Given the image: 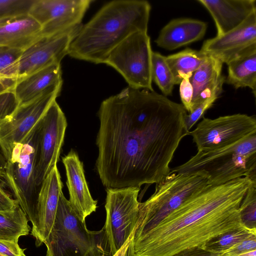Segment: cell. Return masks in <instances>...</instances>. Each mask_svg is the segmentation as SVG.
<instances>
[{
    "label": "cell",
    "mask_w": 256,
    "mask_h": 256,
    "mask_svg": "<svg viewBox=\"0 0 256 256\" xmlns=\"http://www.w3.org/2000/svg\"><path fill=\"white\" fill-rule=\"evenodd\" d=\"M182 104L154 91L128 86L102 102L96 167L106 188L160 182L181 140L188 135Z\"/></svg>",
    "instance_id": "obj_1"
},
{
    "label": "cell",
    "mask_w": 256,
    "mask_h": 256,
    "mask_svg": "<svg viewBox=\"0 0 256 256\" xmlns=\"http://www.w3.org/2000/svg\"><path fill=\"white\" fill-rule=\"evenodd\" d=\"M253 182L242 177L196 192L153 228L133 238L135 256H172L203 248L210 240L242 227L240 206Z\"/></svg>",
    "instance_id": "obj_2"
},
{
    "label": "cell",
    "mask_w": 256,
    "mask_h": 256,
    "mask_svg": "<svg viewBox=\"0 0 256 256\" xmlns=\"http://www.w3.org/2000/svg\"><path fill=\"white\" fill-rule=\"evenodd\" d=\"M150 10V4L143 0H114L106 4L82 25L68 55L104 64L110 52L130 34L148 32Z\"/></svg>",
    "instance_id": "obj_3"
},
{
    "label": "cell",
    "mask_w": 256,
    "mask_h": 256,
    "mask_svg": "<svg viewBox=\"0 0 256 256\" xmlns=\"http://www.w3.org/2000/svg\"><path fill=\"white\" fill-rule=\"evenodd\" d=\"M203 171L208 184L216 186L242 177L256 180V134L236 144L214 150H198L185 163L169 173Z\"/></svg>",
    "instance_id": "obj_4"
},
{
    "label": "cell",
    "mask_w": 256,
    "mask_h": 256,
    "mask_svg": "<svg viewBox=\"0 0 256 256\" xmlns=\"http://www.w3.org/2000/svg\"><path fill=\"white\" fill-rule=\"evenodd\" d=\"M44 244L46 256H111L104 228L88 230L62 192L53 226Z\"/></svg>",
    "instance_id": "obj_5"
},
{
    "label": "cell",
    "mask_w": 256,
    "mask_h": 256,
    "mask_svg": "<svg viewBox=\"0 0 256 256\" xmlns=\"http://www.w3.org/2000/svg\"><path fill=\"white\" fill-rule=\"evenodd\" d=\"M208 185L204 172L169 173L156 184L153 194L140 202L133 238L155 227L188 198Z\"/></svg>",
    "instance_id": "obj_6"
},
{
    "label": "cell",
    "mask_w": 256,
    "mask_h": 256,
    "mask_svg": "<svg viewBox=\"0 0 256 256\" xmlns=\"http://www.w3.org/2000/svg\"><path fill=\"white\" fill-rule=\"evenodd\" d=\"M40 120L13 148L9 159L6 161L3 178L32 226L36 222L40 188L36 183Z\"/></svg>",
    "instance_id": "obj_7"
},
{
    "label": "cell",
    "mask_w": 256,
    "mask_h": 256,
    "mask_svg": "<svg viewBox=\"0 0 256 256\" xmlns=\"http://www.w3.org/2000/svg\"><path fill=\"white\" fill-rule=\"evenodd\" d=\"M150 40L147 32H134L116 46L104 64L114 68L128 86L154 91L152 86Z\"/></svg>",
    "instance_id": "obj_8"
},
{
    "label": "cell",
    "mask_w": 256,
    "mask_h": 256,
    "mask_svg": "<svg viewBox=\"0 0 256 256\" xmlns=\"http://www.w3.org/2000/svg\"><path fill=\"white\" fill-rule=\"evenodd\" d=\"M140 188H106V220L104 228L111 256L116 252L134 233L140 202Z\"/></svg>",
    "instance_id": "obj_9"
},
{
    "label": "cell",
    "mask_w": 256,
    "mask_h": 256,
    "mask_svg": "<svg viewBox=\"0 0 256 256\" xmlns=\"http://www.w3.org/2000/svg\"><path fill=\"white\" fill-rule=\"evenodd\" d=\"M256 134V116L240 114L214 119L204 118L189 132L198 150L226 147Z\"/></svg>",
    "instance_id": "obj_10"
},
{
    "label": "cell",
    "mask_w": 256,
    "mask_h": 256,
    "mask_svg": "<svg viewBox=\"0 0 256 256\" xmlns=\"http://www.w3.org/2000/svg\"><path fill=\"white\" fill-rule=\"evenodd\" d=\"M62 85V82L52 86L38 97L19 106L9 118L0 120V150L6 161L14 146L23 140L56 100Z\"/></svg>",
    "instance_id": "obj_11"
},
{
    "label": "cell",
    "mask_w": 256,
    "mask_h": 256,
    "mask_svg": "<svg viewBox=\"0 0 256 256\" xmlns=\"http://www.w3.org/2000/svg\"><path fill=\"white\" fill-rule=\"evenodd\" d=\"M82 25L52 35L39 36L24 49L19 60L18 80L50 65L60 64L68 54L70 45Z\"/></svg>",
    "instance_id": "obj_12"
},
{
    "label": "cell",
    "mask_w": 256,
    "mask_h": 256,
    "mask_svg": "<svg viewBox=\"0 0 256 256\" xmlns=\"http://www.w3.org/2000/svg\"><path fill=\"white\" fill-rule=\"evenodd\" d=\"M92 0H35L28 15L42 26L40 36L64 31L82 24Z\"/></svg>",
    "instance_id": "obj_13"
},
{
    "label": "cell",
    "mask_w": 256,
    "mask_h": 256,
    "mask_svg": "<svg viewBox=\"0 0 256 256\" xmlns=\"http://www.w3.org/2000/svg\"><path fill=\"white\" fill-rule=\"evenodd\" d=\"M38 156L36 183L40 188L44 179L59 160L67 122L61 108L54 101L40 120Z\"/></svg>",
    "instance_id": "obj_14"
},
{
    "label": "cell",
    "mask_w": 256,
    "mask_h": 256,
    "mask_svg": "<svg viewBox=\"0 0 256 256\" xmlns=\"http://www.w3.org/2000/svg\"><path fill=\"white\" fill-rule=\"evenodd\" d=\"M256 44V12L240 25L224 34L204 42L200 50L226 64Z\"/></svg>",
    "instance_id": "obj_15"
},
{
    "label": "cell",
    "mask_w": 256,
    "mask_h": 256,
    "mask_svg": "<svg viewBox=\"0 0 256 256\" xmlns=\"http://www.w3.org/2000/svg\"><path fill=\"white\" fill-rule=\"evenodd\" d=\"M63 184L56 164L48 173L40 188L36 222L31 234L40 246L48 238L53 226Z\"/></svg>",
    "instance_id": "obj_16"
},
{
    "label": "cell",
    "mask_w": 256,
    "mask_h": 256,
    "mask_svg": "<svg viewBox=\"0 0 256 256\" xmlns=\"http://www.w3.org/2000/svg\"><path fill=\"white\" fill-rule=\"evenodd\" d=\"M69 192L68 202L80 218L85 222L86 218L96 210L98 201L94 200L86 180L83 163L77 153L72 150L62 158Z\"/></svg>",
    "instance_id": "obj_17"
},
{
    "label": "cell",
    "mask_w": 256,
    "mask_h": 256,
    "mask_svg": "<svg viewBox=\"0 0 256 256\" xmlns=\"http://www.w3.org/2000/svg\"><path fill=\"white\" fill-rule=\"evenodd\" d=\"M212 16L217 35L236 28L256 12L255 0H198Z\"/></svg>",
    "instance_id": "obj_18"
},
{
    "label": "cell",
    "mask_w": 256,
    "mask_h": 256,
    "mask_svg": "<svg viewBox=\"0 0 256 256\" xmlns=\"http://www.w3.org/2000/svg\"><path fill=\"white\" fill-rule=\"evenodd\" d=\"M222 64L217 58L207 55L194 72L190 79L194 91L190 113L206 99L222 94L226 79L222 74Z\"/></svg>",
    "instance_id": "obj_19"
},
{
    "label": "cell",
    "mask_w": 256,
    "mask_h": 256,
    "mask_svg": "<svg viewBox=\"0 0 256 256\" xmlns=\"http://www.w3.org/2000/svg\"><path fill=\"white\" fill-rule=\"evenodd\" d=\"M208 24L203 21L190 18L171 20L160 30L155 40L156 45L172 50L202 40Z\"/></svg>",
    "instance_id": "obj_20"
},
{
    "label": "cell",
    "mask_w": 256,
    "mask_h": 256,
    "mask_svg": "<svg viewBox=\"0 0 256 256\" xmlns=\"http://www.w3.org/2000/svg\"><path fill=\"white\" fill-rule=\"evenodd\" d=\"M62 82L60 64H54L18 79L12 89L19 106L38 97Z\"/></svg>",
    "instance_id": "obj_21"
},
{
    "label": "cell",
    "mask_w": 256,
    "mask_h": 256,
    "mask_svg": "<svg viewBox=\"0 0 256 256\" xmlns=\"http://www.w3.org/2000/svg\"><path fill=\"white\" fill-rule=\"evenodd\" d=\"M41 26L28 15L0 26V46L24 50L39 36Z\"/></svg>",
    "instance_id": "obj_22"
},
{
    "label": "cell",
    "mask_w": 256,
    "mask_h": 256,
    "mask_svg": "<svg viewBox=\"0 0 256 256\" xmlns=\"http://www.w3.org/2000/svg\"><path fill=\"white\" fill-rule=\"evenodd\" d=\"M225 82L234 88L248 87L256 95V44H254L228 64Z\"/></svg>",
    "instance_id": "obj_23"
},
{
    "label": "cell",
    "mask_w": 256,
    "mask_h": 256,
    "mask_svg": "<svg viewBox=\"0 0 256 256\" xmlns=\"http://www.w3.org/2000/svg\"><path fill=\"white\" fill-rule=\"evenodd\" d=\"M206 57L207 55L200 50L187 48L165 56V58L172 73L176 84H178L183 78H190Z\"/></svg>",
    "instance_id": "obj_24"
},
{
    "label": "cell",
    "mask_w": 256,
    "mask_h": 256,
    "mask_svg": "<svg viewBox=\"0 0 256 256\" xmlns=\"http://www.w3.org/2000/svg\"><path fill=\"white\" fill-rule=\"evenodd\" d=\"M28 217L20 205L14 210L0 211V240L18 242L29 234Z\"/></svg>",
    "instance_id": "obj_25"
},
{
    "label": "cell",
    "mask_w": 256,
    "mask_h": 256,
    "mask_svg": "<svg viewBox=\"0 0 256 256\" xmlns=\"http://www.w3.org/2000/svg\"><path fill=\"white\" fill-rule=\"evenodd\" d=\"M152 78L164 96L171 95L176 85L172 73L168 66L165 56L152 52Z\"/></svg>",
    "instance_id": "obj_26"
},
{
    "label": "cell",
    "mask_w": 256,
    "mask_h": 256,
    "mask_svg": "<svg viewBox=\"0 0 256 256\" xmlns=\"http://www.w3.org/2000/svg\"><path fill=\"white\" fill-rule=\"evenodd\" d=\"M253 234H256V230L242 226L210 240L206 243L203 248L210 252L222 254Z\"/></svg>",
    "instance_id": "obj_27"
},
{
    "label": "cell",
    "mask_w": 256,
    "mask_h": 256,
    "mask_svg": "<svg viewBox=\"0 0 256 256\" xmlns=\"http://www.w3.org/2000/svg\"><path fill=\"white\" fill-rule=\"evenodd\" d=\"M20 48L0 46V76L16 82L18 80Z\"/></svg>",
    "instance_id": "obj_28"
},
{
    "label": "cell",
    "mask_w": 256,
    "mask_h": 256,
    "mask_svg": "<svg viewBox=\"0 0 256 256\" xmlns=\"http://www.w3.org/2000/svg\"><path fill=\"white\" fill-rule=\"evenodd\" d=\"M239 209L242 225L256 230V182H252L248 187Z\"/></svg>",
    "instance_id": "obj_29"
},
{
    "label": "cell",
    "mask_w": 256,
    "mask_h": 256,
    "mask_svg": "<svg viewBox=\"0 0 256 256\" xmlns=\"http://www.w3.org/2000/svg\"><path fill=\"white\" fill-rule=\"evenodd\" d=\"M35 0H0V18L28 15Z\"/></svg>",
    "instance_id": "obj_30"
},
{
    "label": "cell",
    "mask_w": 256,
    "mask_h": 256,
    "mask_svg": "<svg viewBox=\"0 0 256 256\" xmlns=\"http://www.w3.org/2000/svg\"><path fill=\"white\" fill-rule=\"evenodd\" d=\"M19 106L12 89L0 94V120L10 116Z\"/></svg>",
    "instance_id": "obj_31"
},
{
    "label": "cell",
    "mask_w": 256,
    "mask_h": 256,
    "mask_svg": "<svg viewBox=\"0 0 256 256\" xmlns=\"http://www.w3.org/2000/svg\"><path fill=\"white\" fill-rule=\"evenodd\" d=\"M220 96V94H216L206 99L196 107L192 112L186 115L185 124L188 131L190 132V130L194 124L203 116L206 111L213 105Z\"/></svg>",
    "instance_id": "obj_32"
},
{
    "label": "cell",
    "mask_w": 256,
    "mask_h": 256,
    "mask_svg": "<svg viewBox=\"0 0 256 256\" xmlns=\"http://www.w3.org/2000/svg\"><path fill=\"white\" fill-rule=\"evenodd\" d=\"M256 250V234H253L236 246L221 254V256H238L242 253Z\"/></svg>",
    "instance_id": "obj_33"
},
{
    "label": "cell",
    "mask_w": 256,
    "mask_h": 256,
    "mask_svg": "<svg viewBox=\"0 0 256 256\" xmlns=\"http://www.w3.org/2000/svg\"><path fill=\"white\" fill-rule=\"evenodd\" d=\"M190 78H184L180 84V94L182 104L185 110L190 113L193 97V88Z\"/></svg>",
    "instance_id": "obj_34"
},
{
    "label": "cell",
    "mask_w": 256,
    "mask_h": 256,
    "mask_svg": "<svg viewBox=\"0 0 256 256\" xmlns=\"http://www.w3.org/2000/svg\"><path fill=\"white\" fill-rule=\"evenodd\" d=\"M18 242L0 240V256H26Z\"/></svg>",
    "instance_id": "obj_35"
},
{
    "label": "cell",
    "mask_w": 256,
    "mask_h": 256,
    "mask_svg": "<svg viewBox=\"0 0 256 256\" xmlns=\"http://www.w3.org/2000/svg\"><path fill=\"white\" fill-rule=\"evenodd\" d=\"M18 205V201L12 198L0 184V211L11 210Z\"/></svg>",
    "instance_id": "obj_36"
},
{
    "label": "cell",
    "mask_w": 256,
    "mask_h": 256,
    "mask_svg": "<svg viewBox=\"0 0 256 256\" xmlns=\"http://www.w3.org/2000/svg\"><path fill=\"white\" fill-rule=\"evenodd\" d=\"M172 256H221V254L210 252L202 248L184 250Z\"/></svg>",
    "instance_id": "obj_37"
},
{
    "label": "cell",
    "mask_w": 256,
    "mask_h": 256,
    "mask_svg": "<svg viewBox=\"0 0 256 256\" xmlns=\"http://www.w3.org/2000/svg\"><path fill=\"white\" fill-rule=\"evenodd\" d=\"M15 84L16 82L6 80L0 76V94L13 89Z\"/></svg>",
    "instance_id": "obj_38"
},
{
    "label": "cell",
    "mask_w": 256,
    "mask_h": 256,
    "mask_svg": "<svg viewBox=\"0 0 256 256\" xmlns=\"http://www.w3.org/2000/svg\"><path fill=\"white\" fill-rule=\"evenodd\" d=\"M6 160L0 150V178H4L5 174Z\"/></svg>",
    "instance_id": "obj_39"
},
{
    "label": "cell",
    "mask_w": 256,
    "mask_h": 256,
    "mask_svg": "<svg viewBox=\"0 0 256 256\" xmlns=\"http://www.w3.org/2000/svg\"><path fill=\"white\" fill-rule=\"evenodd\" d=\"M238 256H256V250L242 253Z\"/></svg>",
    "instance_id": "obj_40"
},
{
    "label": "cell",
    "mask_w": 256,
    "mask_h": 256,
    "mask_svg": "<svg viewBox=\"0 0 256 256\" xmlns=\"http://www.w3.org/2000/svg\"><path fill=\"white\" fill-rule=\"evenodd\" d=\"M15 18H0V26L10 22Z\"/></svg>",
    "instance_id": "obj_41"
}]
</instances>
